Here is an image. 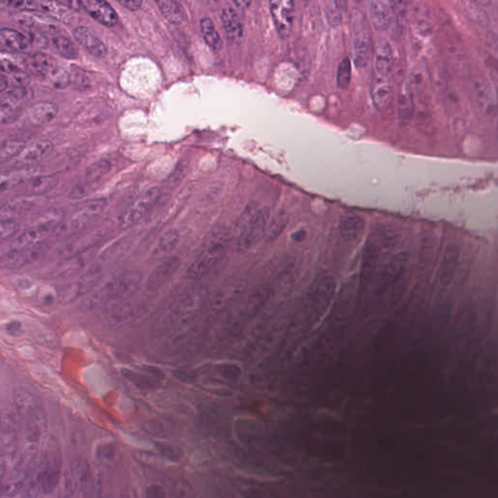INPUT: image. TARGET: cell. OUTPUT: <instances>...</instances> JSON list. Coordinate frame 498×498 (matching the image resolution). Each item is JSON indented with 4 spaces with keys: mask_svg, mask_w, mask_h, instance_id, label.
Wrapping results in <instances>:
<instances>
[{
    "mask_svg": "<svg viewBox=\"0 0 498 498\" xmlns=\"http://www.w3.org/2000/svg\"><path fill=\"white\" fill-rule=\"evenodd\" d=\"M160 197H161V189L158 187L146 190L145 193L138 196L120 215L118 220L119 229L126 230L145 219L148 212L156 205Z\"/></svg>",
    "mask_w": 498,
    "mask_h": 498,
    "instance_id": "obj_6",
    "label": "cell"
},
{
    "mask_svg": "<svg viewBox=\"0 0 498 498\" xmlns=\"http://www.w3.org/2000/svg\"><path fill=\"white\" fill-rule=\"evenodd\" d=\"M42 471V492H54L62 480V455L52 438L46 442L42 455L39 458Z\"/></svg>",
    "mask_w": 498,
    "mask_h": 498,
    "instance_id": "obj_5",
    "label": "cell"
},
{
    "mask_svg": "<svg viewBox=\"0 0 498 498\" xmlns=\"http://www.w3.org/2000/svg\"><path fill=\"white\" fill-rule=\"evenodd\" d=\"M156 4L162 15L171 24L180 25L184 21V10L179 2L175 0H157Z\"/></svg>",
    "mask_w": 498,
    "mask_h": 498,
    "instance_id": "obj_36",
    "label": "cell"
},
{
    "mask_svg": "<svg viewBox=\"0 0 498 498\" xmlns=\"http://www.w3.org/2000/svg\"><path fill=\"white\" fill-rule=\"evenodd\" d=\"M0 42L3 47L15 52H25L31 45V41L24 34L10 27H2L0 31Z\"/></svg>",
    "mask_w": 498,
    "mask_h": 498,
    "instance_id": "obj_32",
    "label": "cell"
},
{
    "mask_svg": "<svg viewBox=\"0 0 498 498\" xmlns=\"http://www.w3.org/2000/svg\"><path fill=\"white\" fill-rule=\"evenodd\" d=\"M53 143L49 140H38L25 147L18 155V164H34L47 157L53 150Z\"/></svg>",
    "mask_w": 498,
    "mask_h": 498,
    "instance_id": "obj_29",
    "label": "cell"
},
{
    "mask_svg": "<svg viewBox=\"0 0 498 498\" xmlns=\"http://www.w3.org/2000/svg\"><path fill=\"white\" fill-rule=\"evenodd\" d=\"M409 256L406 252H398L386 264L377 275L374 284L376 295H383L402 277L406 271Z\"/></svg>",
    "mask_w": 498,
    "mask_h": 498,
    "instance_id": "obj_9",
    "label": "cell"
},
{
    "mask_svg": "<svg viewBox=\"0 0 498 498\" xmlns=\"http://www.w3.org/2000/svg\"><path fill=\"white\" fill-rule=\"evenodd\" d=\"M103 269L99 262L92 263L80 273L77 279L73 282L71 288L67 290L66 299L69 302L76 300L90 293L99 284L103 275Z\"/></svg>",
    "mask_w": 498,
    "mask_h": 498,
    "instance_id": "obj_13",
    "label": "cell"
},
{
    "mask_svg": "<svg viewBox=\"0 0 498 498\" xmlns=\"http://www.w3.org/2000/svg\"><path fill=\"white\" fill-rule=\"evenodd\" d=\"M62 213L52 210L39 217L34 224L24 232L16 236L10 242L9 250L25 249L46 242V238L59 227L62 220Z\"/></svg>",
    "mask_w": 498,
    "mask_h": 498,
    "instance_id": "obj_4",
    "label": "cell"
},
{
    "mask_svg": "<svg viewBox=\"0 0 498 498\" xmlns=\"http://www.w3.org/2000/svg\"><path fill=\"white\" fill-rule=\"evenodd\" d=\"M53 44H54L55 50L60 53V55H62L66 59L74 60L78 57V49L69 37L55 36L53 38Z\"/></svg>",
    "mask_w": 498,
    "mask_h": 498,
    "instance_id": "obj_43",
    "label": "cell"
},
{
    "mask_svg": "<svg viewBox=\"0 0 498 498\" xmlns=\"http://www.w3.org/2000/svg\"><path fill=\"white\" fill-rule=\"evenodd\" d=\"M103 238L101 232L84 234L78 237L69 238L66 242H62L57 250L55 256L62 259L73 258V257L83 256L88 252L92 251Z\"/></svg>",
    "mask_w": 498,
    "mask_h": 498,
    "instance_id": "obj_11",
    "label": "cell"
},
{
    "mask_svg": "<svg viewBox=\"0 0 498 498\" xmlns=\"http://www.w3.org/2000/svg\"><path fill=\"white\" fill-rule=\"evenodd\" d=\"M221 21L229 41L234 44L242 43L243 27L237 11L231 6L224 7L222 9Z\"/></svg>",
    "mask_w": 498,
    "mask_h": 498,
    "instance_id": "obj_25",
    "label": "cell"
},
{
    "mask_svg": "<svg viewBox=\"0 0 498 498\" xmlns=\"http://www.w3.org/2000/svg\"><path fill=\"white\" fill-rule=\"evenodd\" d=\"M366 22L359 25L353 32V61L358 67H365L372 55L371 36Z\"/></svg>",
    "mask_w": 498,
    "mask_h": 498,
    "instance_id": "obj_18",
    "label": "cell"
},
{
    "mask_svg": "<svg viewBox=\"0 0 498 498\" xmlns=\"http://www.w3.org/2000/svg\"><path fill=\"white\" fill-rule=\"evenodd\" d=\"M59 112L57 104L50 101H40L32 104L27 111V116L32 123L36 125H45L55 119Z\"/></svg>",
    "mask_w": 498,
    "mask_h": 498,
    "instance_id": "obj_31",
    "label": "cell"
},
{
    "mask_svg": "<svg viewBox=\"0 0 498 498\" xmlns=\"http://www.w3.org/2000/svg\"><path fill=\"white\" fill-rule=\"evenodd\" d=\"M18 231H20V224L16 220H4V221H1L0 237H1L2 240L15 237Z\"/></svg>",
    "mask_w": 498,
    "mask_h": 498,
    "instance_id": "obj_50",
    "label": "cell"
},
{
    "mask_svg": "<svg viewBox=\"0 0 498 498\" xmlns=\"http://www.w3.org/2000/svg\"><path fill=\"white\" fill-rule=\"evenodd\" d=\"M151 299L149 297L141 299H134V300L123 301L117 304V309L111 312L110 323L115 327L127 325L140 321L148 314L150 309H152Z\"/></svg>",
    "mask_w": 498,
    "mask_h": 498,
    "instance_id": "obj_7",
    "label": "cell"
},
{
    "mask_svg": "<svg viewBox=\"0 0 498 498\" xmlns=\"http://www.w3.org/2000/svg\"><path fill=\"white\" fill-rule=\"evenodd\" d=\"M11 80L15 87L25 88L31 82V77L25 71H20V73L11 74Z\"/></svg>",
    "mask_w": 498,
    "mask_h": 498,
    "instance_id": "obj_55",
    "label": "cell"
},
{
    "mask_svg": "<svg viewBox=\"0 0 498 498\" xmlns=\"http://www.w3.org/2000/svg\"><path fill=\"white\" fill-rule=\"evenodd\" d=\"M156 448L158 449L160 453L170 460H182L183 456V450L179 446L175 444L170 443H156Z\"/></svg>",
    "mask_w": 498,
    "mask_h": 498,
    "instance_id": "obj_47",
    "label": "cell"
},
{
    "mask_svg": "<svg viewBox=\"0 0 498 498\" xmlns=\"http://www.w3.org/2000/svg\"><path fill=\"white\" fill-rule=\"evenodd\" d=\"M31 474H29L23 490V498H36L42 490V471L39 460H36L31 468Z\"/></svg>",
    "mask_w": 498,
    "mask_h": 498,
    "instance_id": "obj_34",
    "label": "cell"
},
{
    "mask_svg": "<svg viewBox=\"0 0 498 498\" xmlns=\"http://www.w3.org/2000/svg\"><path fill=\"white\" fill-rule=\"evenodd\" d=\"M81 5L91 15L92 18L106 27H113L117 24L118 14L108 2L104 0H83Z\"/></svg>",
    "mask_w": 498,
    "mask_h": 498,
    "instance_id": "obj_19",
    "label": "cell"
},
{
    "mask_svg": "<svg viewBox=\"0 0 498 498\" xmlns=\"http://www.w3.org/2000/svg\"><path fill=\"white\" fill-rule=\"evenodd\" d=\"M69 470L75 481L77 482L78 486L81 488L87 485L88 482L90 481L92 476L91 466L84 458H77V460H74Z\"/></svg>",
    "mask_w": 498,
    "mask_h": 498,
    "instance_id": "obj_40",
    "label": "cell"
},
{
    "mask_svg": "<svg viewBox=\"0 0 498 498\" xmlns=\"http://www.w3.org/2000/svg\"><path fill=\"white\" fill-rule=\"evenodd\" d=\"M371 97L377 110H388L393 99V87L388 77L377 76L371 86Z\"/></svg>",
    "mask_w": 498,
    "mask_h": 498,
    "instance_id": "obj_24",
    "label": "cell"
},
{
    "mask_svg": "<svg viewBox=\"0 0 498 498\" xmlns=\"http://www.w3.org/2000/svg\"><path fill=\"white\" fill-rule=\"evenodd\" d=\"M106 205L108 201L104 199H95L84 203L69 220L66 228V233H77L84 229L101 214Z\"/></svg>",
    "mask_w": 498,
    "mask_h": 498,
    "instance_id": "obj_15",
    "label": "cell"
},
{
    "mask_svg": "<svg viewBox=\"0 0 498 498\" xmlns=\"http://www.w3.org/2000/svg\"><path fill=\"white\" fill-rule=\"evenodd\" d=\"M92 257V251L83 254V256L73 257V258L62 259L52 267L46 270L45 275L48 279H62L73 277L78 273L84 272L89 267V262Z\"/></svg>",
    "mask_w": 498,
    "mask_h": 498,
    "instance_id": "obj_14",
    "label": "cell"
},
{
    "mask_svg": "<svg viewBox=\"0 0 498 498\" xmlns=\"http://www.w3.org/2000/svg\"><path fill=\"white\" fill-rule=\"evenodd\" d=\"M39 3H40V10L54 16L61 22L71 25L76 21L75 13L73 12L71 7L66 5L64 2L39 1Z\"/></svg>",
    "mask_w": 498,
    "mask_h": 498,
    "instance_id": "obj_33",
    "label": "cell"
},
{
    "mask_svg": "<svg viewBox=\"0 0 498 498\" xmlns=\"http://www.w3.org/2000/svg\"><path fill=\"white\" fill-rule=\"evenodd\" d=\"M116 449L112 445L103 446L97 451V456L103 462L110 463L114 462L116 458Z\"/></svg>",
    "mask_w": 498,
    "mask_h": 498,
    "instance_id": "obj_53",
    "label": "cell"
},
{
    "mask_svg": "<svg viewBox=\"0 0 498 498\" xmlns=\"http://www.w3.org/2000/svg\"><path fill=\"white\" fill-rule=\"evenodd\" d=\"M364 219L356 213H345L340 217L339 234L344 240H356L364 230Z\"/></svg>",
    "mask_w": 498,
    "mask_h": 498,
    "instance_id": "obj_27",
    "label": "cell"
},
{
    "mask_svg": "<svg viewBox=\"0 0 498 498\" xmlns=\"http://www.w3.org/2000/svg\"><path fill=\"white\" fill-rule=\"evenodd\" d=\"M118 3L131 11L138 10L142 5L141 0H118Z\"/></svg>",
    "mask_w": 498,
    "mask_h": 498,
    "instance_id": "obj_58",
    "label": "cell"
},
{
    "mask_svg": "<svg viewBox=\"0 0 498 498\" xmlns=\"http://www.w3.org/2000/svg\"><path fill=\"white\" fill-rule=\"evenodd\" d=\"M5 2L7 5L12 6L14 8L24 9V10H40V3L34 0H10V1Z\"/></svg>",
    "mask_w": 498,
    "mask_h": 498,
    "instance_id": "obj_52",
    "label": "cell"
},
{
    "mask_svg": "<svg viewBox=\"0 0 498 498\" xmlns=\"http://www.w3.org/2000/svg\"><path fill=\"white\" fill-rule=\"evenodd\" d=\"M7 90H8V75L1 73V75H0V92L3 94Z\"/></svg>",
    "mask_w": 498,
    "mask_h": 498,
    "instance_id": "obj_59",
    "label": "cell"
},
{
    "mask_svg": "<svg viewBox=\"0 0 498 498\" xmlns=\"http://www.w3.org/2000/svg\"><path fill=\"white\" fill-rule=\"evenodd\" d=\"M488 45L492 50L493 57L495 59V64H498V34L493 32L490 34L488 38Z\"/></svg>",
    "mask_w": 498,
    "mask_h": 498,
    "instance_id": "obj_57",
    "label": "cell"
},
{
    "mask_svg": "<svg viewBox=\"0 0 498 498\" xmlns=\"http://www.w3.org/2000/svg\"><path fill=\"white\" fill-rule=\"evenodd\" d=\"M269 219L268 208H259L256 203L247 206L238 222L236 247L238 253H245L259 242L267 229Z\"/></svg>",
    "mask_w": 498,
    "mask_h": 498,
    "instance_id": "obj_2",
    "label": "cell"
},
{
    "mask_svg": "<svg viewBox=\"0 0 498 498\" xmlns=\"http://www.w3.org/2000/svg\"><path fill=\"white\" fill-rule=\"evenodd\" d=\"M180 261L177 257H170L155 269L148 277L145 284V289L148 292H154L160 288L166 280L170 279L171 275L177 270Z\"/></svg>",
    "mask_w": 498,
    "mask_h": 498,
    "instance_id": "obj_21",
    "label": "cell"
},
{
    "mask_svg": "<svg viewBox=\"0 0 498 498\" xmlns=\"http://www.w3.org/2000/svg\"><path fill=\"white\" fill-rule=\"evenodd\" d=\"M473 97L475 103L485 114L493 115L498 111L497 84L486 76L479 75L474 78Z\"/></svg>",
    "mask_w": 498,
    "mask_h": 498,
    "instance_id": "obj_10",
    "label": "cell"
},
{
    "mask_svg": "<svg viewBox=\"0 0 498 498\" xmlns=\"http://www.w3.org/2000/svg\"><path fill=\"white\" fill-rule=\"evenodd\" d=\"M27 64L36 75L46 78H48L53 69L58 66L50 55L42 54V53H37V54L32 55L27 61Z\"/></svg>",
    "mask_w": 498,
    "mask_h": 498,
    "instance_id": "obj_38",
    "label": "cell"
},
{
    "mask_svg": "<svg viewBox=\"0 0 498 498\" xmlns=\"http://www.w3.org/2000/svg\"><path fill=\"white\" fill-rule=\"evenodd\" d=\"M79 488L77 482L73 478L71 471L67 470L62 477V495L64 498H73L76 490Z\"/></svg>",
    "mask_w": 498,
    "mask_h": 498,
    "instance_id": "obj_48",
    "label": "cell"
},
{
    "mask_svg": "<svg viewBox=\"0 0 498 498\" xmlns=\"http://www.w3.org/2000/svg\"><path fill=\"white\" fill-rule=\"evenodd\" d=\"M200 29L201 36L205 39V42L208 44V47L214 52H219L223 47V41H222L216 27L213 24L212 18L208 17L201 18Z\"/></svg>",
    "mask_w": 498,
    "mask_h": 498,
    "instance_id": "obj_37",
    "label": "cell"
},
{
    "mask_svg": "<svg viewBox=\"0 0 498 498\" xmlns=\"http://www.w3.org/2000/svg\"><path fill=\"white\" fill-rule=\"evenodd\" d=\"M73 36L77 42L94 57L103 58L108 54V47L88 27L78 25L74 29Z\"/></svg>",
    "mask_w": 498,
    "mask_h": 498,
    "instance_id": "obj_22",
    "label": "cell"
},
{
    "mask_svg": "<svg viewBox=\"0 0 498 498\" xmlns=\"http://www.w3.org/2000/svg\"><path fill=\"white\" fill-rule=\"evenodd\" d=\"M25 148L24 140L14 138V140H4L0 146V161L5 163L9 160L18 157Z\"/></svg>",
    "mask_w": 498,
    "mask_h": 498,
    "instance_id": "obj_42",
    "label": "cell"
},
{
    "mask_svg": "<svg viewBox=\"0 0 498 498\" xmlns=\"http://www.w3.org/2000/svg\"><path fill=\"white\" fill-rule=\"evenodd\" d=\"M413 95L409 89H404L399 94L397 101L398 117L402 123L411 121L414 114Z\"/></svg>",
    "mask_w": 498,
    "mask_h": 498,
    "instance_id": "obj_39",
    "label": "cell"
},
{
    "mask_svg": "<svg viewBox=\"0 0 498 498\" xmlns=\"http://www.w3.org/2000/svg\"><path fill=\"white\" fill-rule=\"evenodd\" d=\"M270 13L277 34L282 38L290 36L293 27L295 6L291 0H271Z\"/></svg>",
    "mask_w": 498,
    "mask_h": 498,
    "instance_id": "obj_12",
    "label": "cell"
},
{
    "mask_svg": "<svg viewBox=\"0 0 498 498\" xmlns=\"http://www.w3.org/2000/svg\"><path fill=\"white\" fill-rule=\"evenodd\" d=\"M497 92H498V83L497 84Z\"/></svg>",
    "mask_w": 498,
    "mask_h": 498,
    "instance_id": "obj_61",
    "label": "cell"
},
{
    "mask_svg": "<svg viewBox=\"0 0 498 498\" xmlns=\"http://www.w3.org/2000/svg\"><path fill=\"white\" fill-rule=\"evenodd\" d=\"M393 4L389 1L374 0L370 3L371 22L376 29H386L393 20Z\"/></svg>",
    "mask_w": 498,
    "mask_h": 498,
    "instance_id": "obj_26",
    "label": "cell"
},
{
    "mask_svg": "<svg viewBox=\"0 0 498 498\" xmlns=\"http://www.w3.org/2000/svg\"><path fill=\"white\" fill-rule=\"evenodd\" d=\"M50 243L44 242L25 249L8 250L1 257V268L3 270H18L34 262L38 261L47 253Z\"/></svg>",
    "mask_w": 498,
    "mask_h": 498,
    "instance_id": "obj_8",
    "label": "cell"
},
{
    "mask_svg": "<svg viewBox=\"0 0 498 498\" xmlns=\"http://www.w3.org/2000/svg\"><path fill=\"white\" fill-rule=\"evenodd\" d=\"M12 409L21 423H25L38 409L36 396L29 389L16 388L13 393Z\"/></svg>",
    "mask_w": 498,
    "mask_h": 498,
    "instance_id": "obj_20",
    "label": "cell"
},
{
    "mask_svg": "<svg viewBox=\"0 0 498 498\" xmlns=\"http://www.w3.org/2000/svg\"><path fill=\"white\" fill-rule=\"evenodd\" d=\"M82 498H101V481L97 475L92 474V478L83 488Z\"/></svg>",
    "mask_w": 498,
    "mask_h": 498,
    "instance_id": "obj_49",
    "label": "cell"
},
{
    "mask_svg": "<svg viewBox=\"0 0 498 498\" xmlns=\"http://www.w3.org/2000/svg\"><path fill=\"white\" fill-rule=\"evenodd\" d=\"M336 291V280L328 273L319 275L312 284L310 290V300L314 309L322 312L328 308L331 300L334 297Z\"/></svg>",
    "mask_w": 498,
    "mask_h": 498,
    "instance_id": "obj_17",
    "label": "cell"
},
{
    "mask_svg": "<svg viewBox=\"0 0 498 498\" xmlns=\"http://www.w3.org/2000/svg\"><path fill=\"white\" fill-rule=\"evenodd\" d=\"M57 184L54 177H40L34 178L27 185V190L32 195H42L52 190Z\"/></svg>",
    "mask_w": 498,
    "mask_h": 498,
    "instance_id": "obj_44",
    "label": "cell"
},
{
    "mask_svg": "<svg viewBox=\"0 0 498 498\" xmlns=\"http://www.w3.org/2000/svg\"><path fill=\"white\" fill-rule=\"evenodd\" d=\"M235 4L237 6H240V8H245L251 4V1H235Z\"/></svg>",
    "mask_w": 498,
    "mask_h": 498,
    "instance_id": "obj_60",
    "label": "cell"
},
{
    "mask_svg": "<svg viewBox=\"0 0 498 498\" xmlns=\"http://www.w3.org/2000/svg\"><path fill=\"white\" fill-rule=\"evenodd\" d=\"M466 6L468 12H469L470 15H471V17L473 18L474 20L479 21V22H482V21H483L484 22V21L488 18V13H486L484 9H482V7H479L478 3H475V2H467Z\"/></svg>",
    "mask_w": 498,
    "mask_h": 498,
    "instance_id": "obj_54",
    "label": "cell"
},
{
    "mask_svg": "<svg viewBox=\"0 0 498 498\" xmlns=\"http://www.w3.org/2000/svg\"><path fill=\"white\" fill-rule=\"evenodd\" d=\"M230 243V235L226 228H220L212 234L205 249L188 269L189 277L200 279L210 273L225 256Z\"/></svg>",
    "mask_w": 498,
    "mask_h": 498,
    "instance_id": "obj_3",
    "label": "cell"
},
{
    "mask_svg": "<svg viewBox=\"0 0 498 498\" xmlns=\"http://www.w3.org/2000/svg\"><path fill=\"white\" fill-rule=\"evenodd\" d=\"M351 80V62L349 57L340 62L337 73V85L340 89H347Z\"/></svg>",
    "mask_w": 498,
    "mask_h": 498,
    "instance_id": "obj_45",
    "label": "cell"
},
{
    "mask_svg": "<svg viewBox=\"0 0 498 498\" xmlns=\"http://www.w3.org/2000/svg\"><path fill=\"white\" fill-rule=\"evenodd\" d=\"M375 69L379 77H388L393 66V52L390 44L386 40L377 43L375 50Z\"/></svg>",
    "mask_w": 498,
    "mask_h": 498,
    "instance_id": "obj_30",
    "label": "cell"
},
{
    "mask_svg": "<svg viewBox=\"0 0 498 498\" xmlns=\"http://www.w3.org/2000/svg\"><path fill=\"white\" fill-rule=\"evenodd\" d=\"M27 95V90L25 88L18 87L11 88L2 94L1 104H0V118L2 124H10L17 119Z\"/></svg>",
    "mask_w": 498,
    "mask_h": 498,
    "instance_id": "obj_16",
    "label": "cell"
},
{
    "mask_svg": "<svg viewBox=\"0 0 498 498\" xmlns=\"http://www.w3.org/2000/svg\"><path fill=\"white\" fill-rule=\"evenodd\" d=\"M111 170V163L108 160H101L96 163L92 164L85 171V177L83 182L91 183V184L99 185L101 178L108 175Z\"/></svg>",
    "mask_w": 498,
    "mask_h": 498,
    "instance_id": "obj_41",
    "label": "cell"
},
{
    "mask_svg": "<svg viewBox=\"0 0 498 498\" xmlns=\"http://www.w3.org/2000/svg\"><path fill=\"white\" fill-rule=\"evenodd\" d=\"M142 280V273L138 271H129L110 277L92 292L88 299V309L101 310L108 306L119 304L138 290Z\"/></svg>",
    "mask_w": 498,
    "mask_h": 498,
    "instance_id": "obj_1",
    "label": "cell"
},
{
    "mask_svg": "<svg viewBox=\"0 0 498 498\" xmlns=\"http://www.w3.org/2000/svg\"><path fill=\"white\" fill-rule=\"evenodd\" d=\"M48 79L50 81L51 84L57 89H64L71 83V76H69V73L66 69L59 66L53 69L52 73L48 76Z\"/></svg>",
    "mask_w": 498,
    "mask_h": 498,
    "instance_id": "obj_46",
    "label": "cell"
},
{
    "mask_svg": "<svg viewBox=\"0 0 498 498\" xmlns=\"http://www.w3.org/2000/svg\"><path fill=\"white\" fill-rule=\"evenodd\" d=\"M34 205L32 199V200L31 199H20V200L11 201L4 203L1 207V221L16 220L17 217L29 212Z\"/></svg>",
    "mask_w": 498,
    "mask_h": 498,
    "instance_id": "obj_35",
    "label": "cell"
},
{
    "mask_svg": "<svg viewBox=\"0 0 498 498\" xmlns=\"http://www.w3.org/2000/svg\"><path fill=\"white\" fill-rule=\"evenodd\" d=\"M180 233L177 229H171L164 232L160 236L158 240L155 242L150 250V257L153 258H161L168 256L171 252L177 249L180 242Z\"/></svg>",
    "mask_w": 498,
    "mask_h": 498,
    "instance_id": "obj_28",
    "label": "cell"
},
{
    "mask_svg": "<svg viewBox=\"0 0 498 498\" xmlns=\"http://www.w3.org/2000/svg\"><path fill=\"white\" fill-rule=\"evenodd\" d=\"M29 473V469L14 465L12 469L7 472L6 476L3 478L2 495L6 497H14L22 493Z\"/></svg>",
    "mask_w": 498,
    "mask_h": 498,
    "instance_id": "obj_23",
    "label": "cell"
},
{
    "mask_svg": "<svg viewBox=\"0 0 498 498\" xmlns=\"http://www.w3.org/2000/svg\"><path fill=\"white\" fill-rule=\"evenodd\" d=\"M326 17H327L329 25H332V27L340 25L342 16H340L339 3L329 2L327 6H326Z\"/></svg>",
    "mask_w": 498,
    "mask_h": 498,
    "instance_id": "obj_51",
    "label": "cell"
},
{
    "mask_svg": "<svg viewBox=\"0 0 498 498\" xmlns=\"http://www.w3.org/2000/svg\"><path fill=\"white\" fill-rule=\"evenodd\" d=\"M146 498H166L164 488L158 484L148 486L146 490Z\"/></svg>",
    "mask_w": 498,
    "mask_h": 498,
    "instance_id": "obj_56",
    "label": "cell"
}]
</instances>
